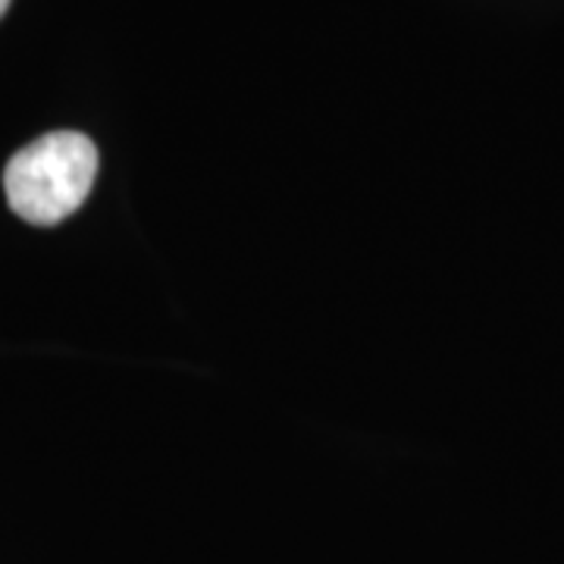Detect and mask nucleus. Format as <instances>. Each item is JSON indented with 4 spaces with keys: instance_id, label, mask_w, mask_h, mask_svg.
I'll return each instance as SVG.
<instances>
[{
    "instance_id": "obj_2",
    "label": "nucleus",
    "mask_w": 564,
    "mask_h": 564,
    "mask_svg": "<svg viewBox=\"0 0 564 564\" xmlns=\"http://www.w3.org/2000/svg\"><path fill=\"white\" fill-rule=\"evenodd\" d=\"M7 7H10V0H0V17L7 13Z\"/></svg>"
},
{
    "instance_id": "obj_1",
    "label": "nucleus",
    "mask_w": 564,
    "mask_h": 564,
    "mask_svg": "<svg viewBox=\"0 0 564 564\" xmlns=\"http://www.w3.org/2000/svg\"><path fill=\"white\" fill-rule=\"evenodd\" d=\"M98 176V148L82 132H47L3 170L10 210L32 226H57L79 210Z\"/></svg>"
}]
</instances>
